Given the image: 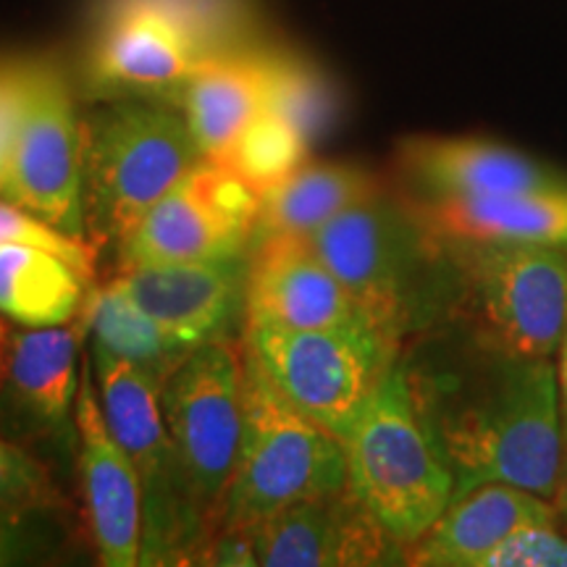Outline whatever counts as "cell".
Returning a JSON list of instances; mask_svg holds the SVG:
<instances>
[{
  "label": "cell",
  "mask_w": 567,
  "mask_h": 567,
  "mask_svg": "<svg viewBox=\"0 0 567 567\" xmlns=\"http://www.w3.org/2000/svg\"><path fill=\"white\" fill-rule=\"evenodd\" d=\"M473 347L476 358L460 379H417L410 371L425 421L455 473V496L509 484L555 502L565 473L555 358Z\"/></svg>",
  "instance_id": "1"
},
{
  "label": "cell",
  "mask_w": 567,
  "mask_h": 567,
  "mask_svg": "<svg viewBox=\"0 0 567 567\" xmlns=\"http://www.w3.org/2000/svg\"><path fill=\"white\" fill-rule=\"evenodd\" d=\"M389 337L429 329L455 305L450 250L410 197L381 193L305 237Z\"/></svg>",
  "instance_id": "2"
},
{
  "label": "cell",
  "mask_w": 567,
  "mask_h": 567,
  "mask_svg": "<svg viewBox=\"0 0 567 567\" xmlns=\"http://www.w3.org/2000/svg\"><path fill=\"white\" fill-rule=\"evenodd\" d=\"M342 444L347 488L405 549L455 499V473L425 421L405 360H396Z\"/></svg>",
  "instance_id": "3"
},
{
  "label": "cell",
  "mask_w": 567,
  "mask_h": 567,
  "mask_svg": "<svg viewBox=\"0 0 567 567\" xmlns=\"http://www.w3.org/2000/svg\"><path fill=\"white\" fill-rule=\"evenodd\" d=\"M200 161L176 105L118 97L92 111L84 118V213L92 239L122 243Z\"/></svg>",
  "instance_id": "4"
},
{
  "label": "cell",
  "mask_w": 567,
  "mask_h": 567,
  "mask_svg": "<svg viewBox=\"0 0 567 567\" xmlns=\"http://www.w3.org/2000/svg\"><path fill=\"white\" fill-rule=\"evenodd\" d=\"M342 488H347L342 439L281 394L247 352L245 431L226 488L221 528L252 530L289 502Z\"/></svg>",
  "instance_id": "5"
},
{
  "label": "cell",
  "mask_w": 567,
  "mask_h": 567,
  "mask_svg": "<svg viewBox=\"0 0 567 567\" xmlns=\"http://www.w3.org/2000/svg\"><path fill=\"white\" fill-rule=\"evenodd\" d=\"M442 239L455 271L452 313L467 323L473 342L528 358H557L567 323V250Z\"/></svg>",
  "instance_id": "6"
},
{
  "label": "cell",
  "mask_w": 567,
  "mask_h": 567,
  "mask_svg": "<svg viewBox=\"0 0 567 567\" xmlns=\"http://www.w3.org/2000/svg\"><path fill=\"white\" fill-rule=\"evenodd\" d=\"M92 365L105 421L130 452L145 492L142 565H203L210 536L163 421L158 384L101 344H92Z\"/></svg>",
  "instance_id": "7"
},
{
  "label": "cell",
  "mask_w": 567,
  "mask_h": 567,
  "mask_svg": "<svg viewBox=\"0 0 567 567\" xmlns=\"http://www.w3.org/2000/svg\"><path fill=\"white\" fill-rule=\"evenodd\" d=\"M245 373L247 350H239L231 337L213 339L158 389L163 421L210 542L221 528L226 488L243 444Z\"/></svg>",
  "instance_id": "8"
},
{
  "label": "cell",
  "mask_w": 567,
  "mask_h": 567,
  "mask_svg": "<svg viewBox=\"0 0 567 567\" xmlns=\"http://www.w3.org/2000/svg\"><path fill=\"white\" fill-rule=\"evenodd\" d=\"M247 352L268 379L331 434L344 439L400 360V339L373 326L274 329L245 326Z\"/></svg>",
  "instance_id": "9"
},
{
  "label": "cell",
  "mask_w": 567,
  "mask_h": 567,
  "mask_svg": "<svg viewBox=\"0 0 567 567\" xmlns=\"http://www.w3.org/2000/svg\"><path fill=\"white\" fill-rule=\"evenodd\" d=\"M0 197L61 231L87 237L84 122L66 69L53 55H30L24 116Z\"/></svg>",
  "instance_id": "10"
},
{
  "label": "cell",
  "mask_w": 567,
  "mask_h": 567,
  "mask_svg": "<svg viewBox=\"0 0 567 567\" xmlns=\"http://www.w3.org/2000/svg\"><path fill=\"white\" fill-rule=\"evenodd\" d=\"M260 193L224 163L203 158L118 243L122 266L193 264L250 252Z\"/></svg>",
  "instance_id": "11"
},
{
  "label": "cell",
  "mask_w": 567,
  "mask_h": 567,
  "mask_svg": "<svg viewBox=\"0 0 567 567\" xmlns=\"http://www.w3.org/2000/svg\"><path fill=\"white\" fill-rule=\"evenodd\" d=\"M252 547L266 567L408 565V549L350 488L279 507L252 528Z\"/></svg>",
  "instance_id": "12"
},
{
  "label": "cell",
  "mask_w": 567,
  "mask_h": 567,
  "mask_svg": "<svg viewBox=\"0 0 567 567\" xmlns=\"http://www.w3.org/2000/svg\"><path fill=\"white\" fill-rule=\"evenodd\" d=\"M76 455L87 505V523L101 565H142L145 492L130 452L105 421L92 358L82 360L74 408Z\"/></svg>",
  "instance_id": "13"
},
{
  "label": "cell",
  "mask_w": 567,
  "mask_h": 567,
  "mask_svg": "<svg viewBox=\"0 0 567 567\" xmlns=\"http://www.w3.org/2000/svg\"><path fill=\"white\" fill-rule=\"evenodd\" d=\"M396 166L415 203L486 200L567 187V176L547 163L476 137H408L396 147Z\"/></svg>",
  "instance_id": "14"
},
{
  "label": "cell",
  "mask_w": 567,
  "mask_h": 567,
  "mask_svg": "<svg viewBox=\"0 0 567 567\" xmlns=\"http://www.w3.org/2000/svg\"><path fill=\"white\" fill-rule=\"evenodd\" d=\"M250 252L193 264L122 266L111 284L137 308L197 344L231 337L247 323L245 292Z\"/></svg>",
  "instance_id": "15"
},
{
  "label": "cell",
  "mask_w": 567,
  "mask_h": 567,
  "mask_svg": "<svg viewBox=\"0 0 567 567\" xmlns=\"http://www.w3.org/2000/svg\"><path fill=\"white\" fill-rule=\"evenodd\" d=\"M245 310V326L292 331L373 326L313 247L295 237L264 239L250 247Z\"/></svg>",
  "instance_id": "16"
},
{
  "label": "cell",
  "mask_w": 567,
  "mask_h": 567,
  "mask_svg": "<svg viewBox=\"0 0 567 567\" xmlns=\"http://www.w3.org/2000/svg\"><path fill=\"white\" fill-rule=\"evenodd\" d=\"M200 66L205 63L151 13L101 3L92 9L87 80L95 90L174 101Z\"/></svg>",
  "instance_id": "17"
},
{
  "label": "cell",
  "mask_w": 567,
  "mask_h": 567,
  "mask_svg": "<svg viewBox=\"0 0 567 567\" xmlns=\"http://www.w3.org/2000/svg\"><path fill=\"white\" fill-rule=\"evenodd\" d=\"M87 323L27 326L9 334L0 368V389L9 413L30 431L66 439L76 446V360Z\"/></svg>",
  "instance_id": "18"
},
{
  "label": "cell",
  "mask_w": 567,
  "mask_h": 567,
  "mask_svg": "<svg viewBox=\"0 0 567 567\" xmlns=\"http://www.w3.org/2000/svg\"><path fill=\"white\" fill-rule=\"evenodd\" d=\"M536 526H563L555 502L509 484H484L455 496L421 542L408 549V565L486 567L507 538Z\"/></svg>",
  "instance_id": "19"
},
{
  "label": "cell",
  "mask_w": 567,
  "mask_h": 567,
  "mask_svg": "<svg viewBox=\"0 0 567 567\" xmlns=\"http://www.w3.org/2000/svg\"><path fill=\"white\" fill-rule=\"evenodd\" d=\"M268 45L205 63L176 92L174 105L187 118L203 158L221 161L260 113L268 92Z\"/></svg>",
  "instance_id": "20"
},
{
  "label": "cell",
  "mask_w": 567,
  "mask_h": 567,
  "mask_svg": "<svg viewBox=\"0 0 567 567\" xmlns=\"http://www.w3.org/2000/svg\"><path fill=\"white\" fill-rule=\"evenodd\" d=\"M415 208L431 229L450 239L567 250V187L549 193L486 197V200L415 203Z\"/></svg>",
  "instance_id": "21"
},
{
  "label": "cell",
  "mask_w": 567,
  "mask_h": 567,
  "mask_svg": "<svg viewBox=\"0 0 567 567\" xmlns=\"http://www.w3.org/2000/svg\"><path fill=\"white\" fill-rule=\"evenodd\" d=\"M375 174L354 163H305L276 187L260 193V210L252 243L274 237L305 239L339 213L381 193Z\"/></svg>",
  "instance_id": "22"
},
{
  "label": "cell",
  "mask_w": 567,
  "mask_h": 567,
  "mask_svg": "<svg viewBox=\"0 0 567 567\" xmlns=\"http://www.w3.org/2000/svg\"><path fill=\"white\" fill-rule=\"evenodd\" d=\"M84 276L59 255L0 245V316L19 326H63L84 308Z\"/></svg>",
  "instance_id": "23"
},
{
  "label": "cell",
  "mask_w": 567,
  "mask_h": 567,
  "mask_svg": "<svg viewBox=\"0 0 567 567\" xmlns=\"http://www.w3.org/2000/svg\"><path fill=\"white\" fill-rule=\"evenodd\" d=\"M84 323L95 337L92 344H101L103 350L151 375L158 389L200 347L147 316L111 281L84 300Z\"/></svg>",
  "instance_id": "24"
},
{
  "label": "cell",
  "mask_w": 567,
  "mask_h": 567,
  "mask_svg": "<svg viewBox=\"0 0 567 567\" xmlns=\"http://www.w3.org/2000/svg\"><path fill=\"white\" fill-rule=\"evenodd\" d=\"M161 19L195 59L210 63L264 45L252 0H97Z\"/></svg>",
  "instance_id": "25"
},
{
  "label": "cell",
  "mask_w": 567,
  "mask_h": 567,
  "mask_svg": "<svg viewBox=\"0 0 567 567\" xmlns=\"http://www.w3.org/2000/svg\"><path fill=\"white\" fill-rule=\"evenodd\" d=\"M266 109L284 118L310 147L334 130L342 101L331 76L287 48H268Z\"/></svg>",
  "instance_id": "26"
},
{
  "label": "cell",
  "mask_w": 567,
  "mask_h": 567,
  "mask_svg": "<svg viewBox=\"0 0 567 567\" xmlns=\"http://www.w3.org/2000/svg\"><path fill=\"white\" fill-rule=\"evenodd\" d=\"M310 145L274 111H264L221 161L239 179L252 184L258 193L289 179L297 168L308 163Z\"/></svg>",
  "instance_id": "27"
},
{
  "label": "cell",
  "mask_w": 567,
  "mask_h": 567,
  "mask_svg": "<svg viewBox=\"0 0 567 567\" xmlns=\"http://www.w3.org/2000/svg\"><path fill=\"white\" fill-rule=\"evenodd\" d=\"M0 245H27L48 250L74 266L84 279H95L97 250L90 245L87 237H74V234L61 231L59 226L48 224L45 218L34 216L21 205L0 197Z\"/></svg>",
  "instance_id": "28"
},
{
  "label": "cell",
  "mask_w": 567,
  "mask_h": 567,
  "mask_svg": "<svg viewBox=\"0 0 567 567\" xmlns=\"http://www.w3.org/2000/svg\"><path fill=\"white\" fill-rule=\"evenodd\" d=\"M0 507L24 513H55L63 507L51 471L6 436H0Z\"/></svg>",
  "instance_id": "29"
},
{
  "label": "cell",
  "mask_w": 567,
  "mask_h": 567,
  "mask_svg": "<svg viewBox=\"0 0 567 567\" xmlns=\"http://www.w3.org/2000/svg\"><path fill=\"white\" fill-rule=\"evenodd\" d=\"M27 76H30V55H0V193L9 179L13 147L24 116Z\"/></svg>",
  "instance_id": "30"
},
{
  "label": "cell",
  "mask_w": 567,
  "mask_h": 567,
  "mask_svg": "<svg viewBox=\"0 0 567 567\" xmlns=\"http://www.w3.org/2000/svg\"><path fill=\"white\" fill-rule=\"evenodd\" d=\"M486 567H567V528L536 526L507 538Z\"/></svg>",
  "instance_id": "31"
},
{
  "label": "cell",
  "mask_w": 567,
  "mask_h": 567,
  "mask_svg": "<svg viewBox=\"0 0 567 567\" xmlns=\"http://www.w3.org/2000/svg\"><path fill=\"white\" fill-rule=\"evenodd\" d=\"M34 515L45 513L0 507V565L24 563L45 547V536L34 526Z\"/></svg>",
  "instance_id": "32"
},
{
  "label": "cell",
  "mask_w": 567,
  "mask_h": 567,
  "mask_svg": "<svg viewBox=\"0 0 567 567\" xmlns=\"http://www.w3.org/2000/svg\"><path fill=\"white\" fill-rule=\"evenodd\" d=\"M557 384H559V405H563V431H565V471H567V323L563 342L557 350Z\"/></svg>",
  "instance_id": "33"
},
{
  "label": "cell",
  "mask_w": 567,
  "mask_h": 567,
  "mask_svg": "<svg viewBox=\"0 0 567 567\" xmlns=\"http://www.w3.org/2000/svg\"><path fill=\"white\" fill-rule=\"evenodd\" d=\"M555 507L559 513V520H563V526H567V471L563 473V481H559V488H557V496H555Z\"/></svg>",
  "instance_id": "34"
},
{
  "label": "cell",
  "mask_w": 567,
  "mask_h": 567,
  "mask_svg": "<svg viewBox=\"0 0 567 567\" xmlns=\"http://www.w3.org/2000/svg\"><path fill=\"white\" fill-rule=\"evenodd\" d=\"M6 342H9V334H6V329L0 326V368H3V354H6Z\"/></svg>",
  "instance_id": "35"
},
{
  "label": "cell",
  "mask_w": 567,
  "mask_h": 567,
  "mask_svg": "<svg viewBox=\"0 0 567 567\" xmlns=\"http://www.w3.org/2000/svg\"><path fill=\"white\" fill-rule=\"evenodd\" d=\"M565 528H567V526H565Z\"/></svg>",
  "instance_id": "36"
}]
</instances>
